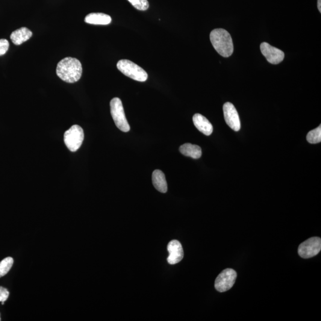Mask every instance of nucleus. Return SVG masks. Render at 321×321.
Returning a JSON list of instances; mask_svg holds the SVG:
<instances>
[{
    "label": "nucleus",
    "instance_id": "412c9836",
    "mask_svg": "<svg viewBox=\"0 0 321 321\" xmlns=\"http://www.w3.org/2000/svg\"><path fill=\"white\" fill-rule=\"evenodd\" d=\"M318 8L321 13V0H318Z\"/></svg>",
    "mask_w": 321,
    "mask_h": 321
},
{
    "label": "nucleus",
    "instance_id": "f257e3e1",
    "mask_svg": "<svg viewBox=\"0 0 321 321\" xmlns=\"http://www.w3.org/2000/svg\"><path fill=\"white\" fill-rule=\"evenodd\" d=\"M56 73L61 80L67 83H75L79 81L82 75V66L78 59L66 57L57 64Z\"/></svg>",
    "mask_w": 321,
    "mask_h": 321
},
{
    "label": "nucleus",
    "instance_id": "dca6fc26",
    "mask_svg": "<svg viewBox=\"0 0 321 321\" xmlns=\"http://www.w3.org/2000/svg\"><path fill=\"white\" fill-rule=\"evenodd\" d=\"M309 143L315 144L320 143L321 141V125L317 129L309 132L306 137Z\"/></svg>",
    "mask_w": 321,
    "mask_h": 321
},
{
    "label": "nucleus",
    "instance_id": "9d476101",
    "mask_svg": "<svg viewBox=\"0 0 321 321\" xmlns=\"http://www.w3.org/2000/svg\"><path fill=\"white\" fill-rule=\"evenodd\" d=\"M167 250L169 253L167 261L170 265L178 264L183 258V249L181 243L178 240L171 241L168 244Z\"/></svg>",
    "mask_w": 321,
    "mask_h": 321
},
{
    "label": "nucleus",
    "instance_id": "4be33fe9",
    "mask_svg": "<svg viewBox=\"0 0 321 321\" xmlns=\"http://www.w3.org/2000/svg\"><path fill=\"white\" fill-rule=\"evenodd\" d=\"M0 320H1V319H0Z\"/></svg>",
    "mask_w": 321,
    "mask_h": 321
},
{
    "label": "nucleus",
    "instance_id": "a211bd4d",
    "mask_svg": "<svg viewBox=\"0 0 321 321\" xmlns=\"http://www.w3.org/2000/svg\"><path fill=\"white\" fill-rule=\"evenodd\" d=\"M128 1L135 8L139 10L145 11L149 6L148 0H128Z\"/></svg>",
    "mask_w": 321,
    "mask_h": 321
},
{
    "label": "nucleus",
    "instance_id": "7ed1b4c3",
    "mask_svg": "<svg viewBox=\"0 0 321 321\" xmlns=\"http://www.w3.org/2000/svg\"><path fill=\"white\" fill-rule=\"evenodd\" d=\"M117 67L123 74L135 81L143 82L148 79V74L145 70L130 60L125 59L120 60Z\"/></svg>",
    "mask_w": 321,
    "mask_h": 321
},
{
    "label": "nucleus",
    "instance_id": "4468645a",
    "mask_svg": "<svg viewBox=\"0 0 321 321\" xmlns=\"http://www.w3.org/2000/svg\"><path fill=\"white\" fill-rule=\"evenodd\" d=\"M152 183L154 186L161 193H166L168 189L167 183L164 174L160 170H155L152 173Z\"/></svg>",
    "mask_w": 321,
    "mask_h": 321
},
{
    "label": "nucleus",
    "instance_id": "ddd939ff",
    "mask_svg": "<svg viewBox=\"0 0 321 321\" xmlns=\"http://www.w3.org/2000/svg\"><path fill=\"white\" fill-rule=\"evenodd\" d=\"M111 17L104 13H93L85 17V22L92 25H107L111 22Z\"/></svg>",
    "mask_w": 321,
    "mask_h": 321
},
{
    "label": "nucleus",
    "instance_id": "20e7f679",
    "mask_svg": "<svg viewBox=\"0 0 321 321\" xmlns=\"http://www.w3.org/2000/svg\"><path fill=\"white\" fill-rule=\"evenodd\" d=\"M110 110L112 117L118 129L124 132L130 131L128 120L126 119L122 101L119 98H114L110 102Z\"/></svg>",
    "mask_w": 321,
    "mask_h": 321
},
{
    "label": "nucleus",
    "instance_id": "0eeeda50",
    "mask_svg": "<svg viewBox=\"0 0 321 321\" xmlns=\"http://www.w3.org/2000/svg\"><path fill=\"white\" fill-rule=\"evenodd\" d=\"M321 250V239L318 237L309 238L300 244L298 253L300 257L305 259L314 257Z\"/></svg>",
    "mask_w": 321,
    "mask_h": 321
},
{
    "label": "nucleus",
    "instance_id": "9b49d317",
    "mask_svg": "<svg viewBox=\"0 0 321 321\" xmlns=\"http://www.w3.org/2000/svg\"><path fill=\"white\" fill-rule=\"evenodd\" d=\"M194 125L206 136H210L213 133V126L209 120L202 115L196 114L193 117Z\"/></svg>",
    "mask_w": 321,
    "mask_h": 321
},
{
    "label": "nucleus",
    "instance_id": "f3484780",
    "mask_svg": "<svg viewBox=\"0 0 321 321\" xmlns=\"http://www.w3.org/2000/svg\"><path fill=\"white\" fill-rule=\"evenodd\" d=\"M13 259L11 257L5 258L0 263V278L6 275L13 264Z\"/></svg>",
    "mask_w": 321,
    "mask_h": 321
},
{
    "label": "nucleus",
    "instance_id": "6e6552de",
    "mask_svg": "<svg viewBox=\"0 0 321 321\" xmlns=\"http://www.w3.org/2000/svg\"><path fill=\"white\" fill-rule=\"evenodd\" d=\"M225 119L228 125L235 132L240 131L241 123L236 109L230 102H226L223 105Z\"/></svg>",
    "mask_w": 321,
    "mask_h": 321
},
{
    "label": "nucleus",
    "instance_id": "2eb2a0df",
    "mask_svg": "<svg viewBox=\"0 0 321 321\" xmlns=\"http://www.w3.org/2000/svg\"><path fill=\"white\" fill-rule=\"evenodd\" d=\"M180 152L186 157L194 159L201 158L202 149L200 146L191 143H185L180 147Z\"/></svg>",
    "mask_w": 321,
    "mask_h": 321
},
{
    "label": "nucleus",
    "instance_id": "1a4fd4ad",
    "mask_svg": "<svg viewBox=\"0 0 321 321\" xmlns=\"http://www.w3.org/2000/svg\"><path fill=\"white\" fill-rule=\"evenodd\" d=\"M260 48L262 54L267 58L270 63L278 64L284 60V52L271 46L269 43H262Z\"/></svg>",
    "mask_w": 321,
    "mask_h": 321
},
{
    "label": "nucleus",
    "instance_id": "f03ea898",
    "mask_svg": "<svg viewBox=\"0 0 321 321\" xmlns=\"http://www.w3.org/2000/svg\"><path fill=\"white\" fill-rule=\"evenodd\" d=\"M210 40L215 49L224 57L231 56L234 51L230 34L225 29H216L211 32Z\"/></svg>",
    "mask_w": 321,
    "mask_h": 321
},
{
    "label": "nucleus",
    "instance_id": "39448f33",
    "mask_svg": "<svg viewBox=\"0 0 321 321\" xmlns=\"http://www.w3.org/2000/svg\"><path fill=\"white\" fill-rule=\"evenodd\" d=\"M84 140V130L79 125L72 126L64 135V143L71 152L77 151L81 148Z\"/></svg>",
    "mask_w": 321,
    "mask_h": 321
},
{
    "label": "nucleus",
    "instance_id": "6ab92c4d",
    "mask_svg": "<svg viewBox=\"0 0 321 321\" xmlns=\"http://www.w3.org/2000/svg\"><path fill=\"white\" fill-rule=\"evenodd\" d=\"M9 48V43L5 39L0 40V56L4 55Z\"/></svg>",
    "mask_w": 321,
    "mask_h": 321
},
{
    "label": "nucleus",
    "instance_id": "f8f14e48",
    "mask_svg": "<svg viewBox=\"0 0 321 321\" xmlns=\"http://www.w3.org/2000/svg\"><path fill=\"white\" fill-rule=\"evenodd\" d=\"M32 36V32L29 29L23 27L14 31L11 34L10 39L16 46L21 45Z\"/></svg>",
    "mask_w": 321,
    "mask_h": 321
},
{
    "label": "nucleus",
    "instance_id": "423d86ee",
    "mask_svg": "<svg viewBox=\"0 0 321 321\" xmlns=\"http://www.w3.org/2000/svg\"><path fill=\"white\" fill-rule=\"evenodd\" d=\"M236 278L237 273L234 270L228 269L223 270L216 279L215 287L219 292H225L233 286Z\"/></svg>",
    "mask_w": 321,
    "mask_h": 321
},
{
    "label": "nucleus",
    "instance_id": "aec40b11",
    "mask_svg": "<svg viewBox=\"0 0 321 321\" xmlns=\"http://www.w3.org/2000/svg\"><path fill=\"white\" fill-rule=\"evenodd\" d=\"M9 296V292L6 289L2 287H0V302H5Z\"/></svg>",
    "mask_w": 321,
    "mask_h": 321
}]
</instances>
